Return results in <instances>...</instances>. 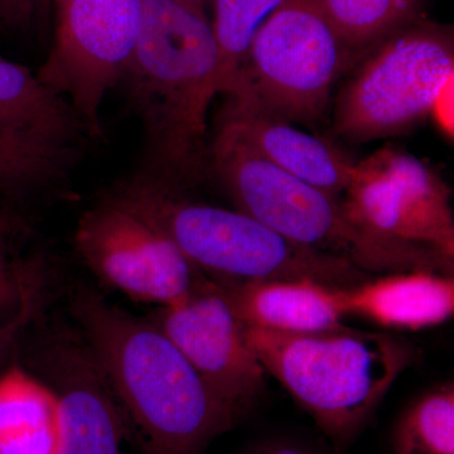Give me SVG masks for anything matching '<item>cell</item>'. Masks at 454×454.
Instances as JSON below:
<instances>
[{
  "instance_id": "cell-1",
  "label": "cell",
  "mask_w": 454,
  "mask_h": 454,
  "mask_svg": "<svg viewBox=\"0 0 454 454\" xmlns=\"http://www.w3.org/2000/svg\"><path fill=\"white\" fill-rule=\"evenodd\" d=\"M143 131L139 173L184 190L210 168L207 114L220 94V56L205 12L145 0L136 50L121 82Z\"/></svg>"
},
{
  "instance_id": "cell-2",
  "label": "cell",
  "mask_w": 454,
  "mask_h": 454,
  "mask_svg": "<svg viewBox=\"0 0 454 454\" xmlns=\"http://www.w3.org/2000/svg\"><path fill=\"white\" fill-rule=\"evenodd\" d=\"M73 310L142 454H203L240 419L153 322L88 289Z\"/></svg>"
},
{
  "instance_id": "cell-3",
  "label": "cell",
  "mask_w": 454,
  "mask_h": 454,
  "mask_svg": "<svg viewBox=\"0 0 454 454\" xmlns=\"http://www.w3.org/2000/svg\"><path fill=\"white\" fill-rule=\"evenodd\" d=\"M210 168L239 211L301 247L346 260L367 274H452L453 265L432 250L356 223L340 197L278 168L225 125L219 124L210 145Z\"/></svg>"
},
{
  "instance_id": "cell-4",
  "label": "cell",
  "mask_w": 454,
  "mask_h": 454,
  "mask_svg": "<svg viewBox=\"0 0 454 454\" xmlns=\"http://www.w3.org/2000/svg\"><path fill=\"white\" fill-rule=\"evenodd\" d=\"M244 325L259 363L315 419L337 450L349 446L372 417L413 352L387 333L340 328L288 333Z\"/></svg>"
},
{
  "instance_id": "cell-5",
  "label": "cell",
  "mask_w": 454,
  "mask_h": 454,
  "mask_svg": "<svg viewBox=\"0 0 454 454\" xmlns=\"http://www.w3.org/2000/svg\"><path fill=\"white\" fill-rule=\"evenodd\" d=\"M152 221L195 268L223 280H313L352 288L372 279L346 260L293 243L241 211L191 201L184 190L134 173L107 191Z\"/></svg>"
},
{
  "instance_id": "cell-6",
  "label": "cell",
  "mask_w": 454,
  "mask_h": 454,
  "mask_svg": "<svg viewBox=\"0 0 454 454\" xmlns=\"http://www.w3.org/2000/svg\"><path fill=\"white\" fill-rule=\"evenodd\" d=\"M352 70L334 106V134L364 143L404 133L435 112L452 85L453 29L420 18L378 42Z\"/></svg>"
},
{
  "instance_id": "cell-7",
  "label": "cell",
  "mask_w": 454,
  "mask_h": 454,
  "mask_svg": "<svg viewBox=\"0 0 454 454\" xmlns=\"http://www.w3.org/2000/svg\"><path fill=\"white\" fill-rule=\"evenodd\" d=\"M363 57L340 35L322 0H284L254 35L225 95L249 98L283 121L315 125L340 77Z\"/></svg>"
},
{
  "instance_id": "cell-8",
  "label": "cell",
  "mask_w": 454,
  "mask_h": 454,
  "mask_svg": "<svg viewBox=\"0 0 454 454\" xmlns=\"http://www.w3.org/2000/svg\"><path fill=\"white\" fill-rule=\"evenodd\" d=\"M145 0H64L38 80L77 114L92 140L103 139L101 107L121 85L142 26Z\"/></svg>"
},
{
  "instance_id": "cell-9",
  "label": "cell",
  "mask_w": 454,
  "mask_h": 454,
  "mask_svg": "<svg viewBox=\"0 0 454 454\" xmlns=\"http://www.w3.org/2000/svg\"><path fill=\"white\" fill-rule=\"evenodd\" d=\"M74 244L92 274L131 300L167 307L197 284L196 268L177 245L109 192L77 221Z\"/></svg>"
},
{
  "instance_id": "cell-10",
  "label": "cell",
  "mask_w": 454,
  "mask_h": 454,
  "mask_svg": "<svg viewBox=\"0 0 454 454\" xmlns=\"http://www.w3.org/2000/svg\"><path fill=\"white\" fill-rule=\"evenodd\" d=\"M450 200V188L437 172L402 149L385 146L354 163L343 203L367 229L426 247L453 265Z\"/></svg>"
},
{
  "instance_id": "cell-11",
  "label": "cell",
  "mask_w": 454,
  "mask_h": 454,
  "mask_svg": "<svg viewBox=\"0 0 454 454\" xmlns=\"http://www.w3.org/2000/svg\"><path fill=\"white\" fill-rule=\"evenodd\" d=\"M152 322L240 417L255 404L267 372L247 345L244 325L217 284H196L184 300L160 307Z\"/></svg>"
},
{
  "instance_id": "cell-12",
  "label": "cell",
  "mask_w": 454,
  "mask_h": 454,
  "mask_svg": "<svg viewBox=\"0 0 454 454\" xmlns=\"http://www.w3.org/2000/svg\"><path fill=\"white\" fill-rule=\"evenodd\" d=\"M37 366L59 403V454H128L130 430L83 340L70 336L51 340L38 352Z\"/></svg>"
},
{
  "instance_id": "cell-13",
  "label": "cell",
  "mask_w": 454,
  "mask_h": 454,
  "mask_svg": "<svg viewBox=\"0 0 454 454\" xmlns=\"http://www.w3.org/2000/svg\"><path fill=\"white\" fill-rule=\"evenodd\" d=\"M219 124L234 131L260 157L289 175L340 197L354 163L325 140L292 127L243 97H227Z\"/></svg>"
},
{
  "instance_id": "cell-14",
  "label": "cell",
  "mask_w": 454,
  "mask_h": 454,
  "mask_svg": "<svg viewBox=\"0 0 454 454\" xmlns=\"http://www.w3.org/2000/svg\"><path fill=\"white\" fill-rule=\"evenodd\" d=\"M241 324L288 333L342 327L340 289L313 280H225L217 284Z\"/></svg>"
},
{
  "instance_id": "cell-15",
  "label": "cell",
  "mask_w": 454,
  "mask_h": 454,
  "mask_svg": "<svg viewBox=\"0 0 454 454\" xmlns=\"http://www.w3.org/2000/svg\"><path fill=\"white\" fill-rule=\"evenodd\" d=\"M346 316L370 319L393 330L420 331L454 315L452 274L411 270L387 274L340 289Z\"/></svg>"
},
{
  "instance_id": "cell-16",
  "label": "cell",
  "mask_w": 454,
  "mask_h": 454,
  "mask_svg": "<svg viewBox=\"0 0 454 454\" xmlns=\"http://www.w3.org/2000/svg\"><path fill=\"white\" fill-rule=\"evenodd\" d=\"M61 415L49 384L12 366L0 375V454H59Z\"/></svg>"
},
{
  "instance_id": "cell-17",
  "label": "cell",
  "mask_w": 454,
  "mask_h": 454,
  "mask_svg": "<svg viewBox=\"0 0 454 454\" xmlns=\"http://www.w3.org/2000/svg\"><path fill=\"white\" fill-rule=\"evenodd\" d=\"M82 146L0 125V196L17 206L65 190Z\"/></svg>"
},
{
  "instance_id": "cell-18",
  "label": "cell",
  "mask_w": 454,
  "mask_h": 454,
  "mask_svg": "<svg viewBox=\"0 0 454 454\" xmlns=\"http://www.w3.org/2000/svg\"><path fill=\"white\" fill-rule=\"evenodd\" d=\"M0 125L83 146L88 129L70 104L26 66L0 57Z\"/></svg>"
},
{
  "instance_id": "cell-19",
  "label": "cell",
  "mask_w": 454,
  "mask_h": 454,
  "mask_svg": "<svg viewBox=\"0 0 454 454\" xmlns=\"http://www.w3.org/2000/svg\"><path fill=\"white\" fill-rule=\"evenodd\" d=\"M426 0H322L349 46L365 56L387 35L420 20Z\"/></svg>"
},
{
  "instance_id": "cell-20",
  "label": "cell",
  "mask_w": 454,
  "mask_h": 454,
  "mask_svg": "<svg viewBox=\"0 0 454 454\" xmlns=\"http://www.w3.org/2000/svg\"><path fill=\"white\" fill-rule=\"evenodd\" d=\"M394 454H454V387L442 385L406 406L394 427Z\"/></svg>"
},
{
  "instance_id": "cell-21",
  "label": "cell",
  "mask_w": 454,
  "mask_h": 454,
  "mask_svg": "<svg viewBox=\"0 0 454 454\" xmlns=\"http://www.w3.org/2000/svg\"><path fill=\"white\" fill-rule=\"evenodd\" d=\"M284 0H214L211 23L220 56V94L235 82L262 23Z\"/></svg>"
},
{
  "instance_id": "cell-22",
  "label": "cell",
  "mask_w": 454,
  "mask_h": 454,
  "mask_svg": "<svg viewBox=\"0 0 454 454\" xmlns=\"http://www.w3.org/2000/svg\"><path fill=\"white\" fill-rule=\"evenodd\" d=\"M25 247L0 245V331L43 294V259Z\"/></svg>"
},
{
  "instance_id": "cell-23",
  "label": "cell",
  "mask_w": 454,
  "mask_h": 454,
  "mask_svg": "<svg viewBox=\"0 0 454 454\" xmlns=\"http://www.w3.org/2000/svg\"><path fill=\"white\" fill-rule=\"evenodd\" d=\"M33 236L28 217L13 203L0 201V245L26 247Z\"/></svg>"
},
{
  "instance_id": "cell-24",
  "label": "cell",
  "mask_w": 454,
  "mask_h": 454,
  "mask_svg": "<svg viewBox=\"0 0 454 454\" xmlns=\"http://www.w3.org/2000/svg\"><path fill=\"white\" fill-rule=\"evenodd\" d=\"M42 297L33 301L16 321L12 322L7 327L0 331V365L7 360L9 355L17 348L20 340L25 337L27 331L31 327L38 310L41 309Z\"/></svg>"
},
{
  "instance_id": "cell-25",
  "label": "cell",
  "mask_w": 454,
  "mask_h": 454,
  "mask_svg": "<svg viewBox=\"0 0 454 454\" xmlns=\"http://www.w3.org/2000/svg\"><path fill=\"white\" fill-rule=\"evenodd\" d=\"M43 3L44 0H0V23L12 28L27 26Z\"/></svg>"
},
{
  "instance_id": "cell-26",
  "label": "cell",
  "mask_w": 454,
  "mask_h": 454,
  "mask_svg": "<svg viewBox=\"0 0 454 454\" xmlns=\"http://www.w3.org/2000/svg\"><path fill=\"white\" fill-rule=\"evenodd\" d=\"M241 454H321L312 448L291 441H269Z\"/></svg>"
},
{
  "instance_id": "cell-27",
  "label": "cell",
  "mask_w": 454,
  "mask_h": 454,
  "mask_svg": "<svg viewBox=\"0 0 454 454\" xmlns=\"http://www.w3.org/2000/svg\"><path fill=\"white\" fill-rule=\"evenodd\" d=\"M184 4L190 5V7L197 9V11L205 12L206 5L210 0H181Z\"/></svg>"
},
{
  "instance_id": "cell-28",
  "label": "cell",
  "mask_w": 454,
  "mask_h": 454,
  "mask_svg": "<svg viewBox=\"0 0 454 454\" xmlns=\"http://www.w3.org/2000/svg\"><path fill=\"white\" fill-rule=\"evenodd\" d=\"M44 2H49V0H44ZM52 2H55L56 8L59 7V4H61L64 0H52Z\"/></svg>"
}]
</instances>
